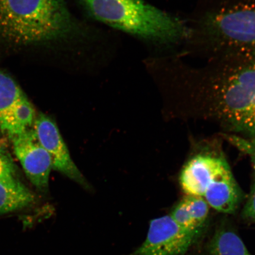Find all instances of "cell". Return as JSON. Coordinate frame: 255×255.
<instances>
[{
  "mask_svg": "<svg viewBox=\"0 0 255 255\" xmlns=\"http://www.w3.org/2000/svg\"><path fill=\"white\" fill-rule=\"evenodd\" d=\"M11 141L16 157L30 182L41 192L46 193L52 161L38 140L33 127Z\"/></svg>",
  "mask_w": 255,
  "mask_h": 255,
  "instance_id": "cell-7",
  "label": "cell"
},
{
  "mask_svg": "<svg viewBox=\"0 0 255 255\" xmlns=\"http://www.w3.org/2000/svg\"><path fill=\"white\" fill-rule=\"evenodd\" d=\"M166 71L178 100L218 114L236 129L255 134V55L216 57L193 66L175 55Z\"/></svg>",
  "mask_w": 255,
  "mask_h": 255,
  "instance_id": "cell-1",
  "label": "cell"
},
{
  "mask_svg": "<svg viewBox=\"0 0 255 255\" xmlns=\"http://www.w3.org/2000/svg\"><path fill=\"white\" fill-rule=\"evenodd\" d=\"M33 129L40 144L52 159L53 169L65 175L85 189L91 190L90 184L73 161L55 121L41 113L35 120Z\"/></svg>",
  "mask_w": 255,
  "mask_h": 255,
  "instance_id": "cell-6",
  "label": "cell"
},
{
  "mask_svg": "<svg viewBox=\"0 0 255 255\" xmlns=\"http://www.w3.org/2000/svg\"><path fill=\"white\" fill-rule=\"evenodd\" d=\"M75 23L64 0H0V36L18 44L55 40Z\"/></svg>",
  "mask_w": 255,
  "mask_h": 255,
  "instance_id": "cell-4",
  "label": "cell"
},
{
  "mask_svg": "<svg viewBox=\"0 0 255 255\" xmlns=\"http://www.w3.org/2000/svg\"><path fill=\"white\" fill-rule=\"evenodd\" d=\"M15 175V165L5 145L0 142V179Z\"/></svg>",
  "mask_w": 255,
  "mask_h": 255,
  "instance_id": "cell-16",
  "label": "cell"
},
{
  "mask_svg": "<svg viewBox=\"0 0 255 255\" xmlns=\"http://www.w3.org/2000/svg\"><path fill=\"white\" fill-rule=\"evenodd\" d=\"M36 112L26 95L0 118V129L12 140L33 127Z\"/></svg>",
  "mask_w": 255,
  "mask_h": 255,
  "instance_id": "cell-10",
  "label": "cell"
},
{
  "mask_svg": "<svg viewBox=\"0 0 255 255\" xmlns=\"http://www.w3.org/2000/svg\"><path fill=\"white\" fill-rule=\"evenodd\" d=\"M202 229L190 231L170 216L152 220L145 241L132 255H183L200 237Z\"/></svg>",
  "mask_w": 255,
  "mask_h": 255,
  "instance_id": "cell-5",
  "label": "cell"
},
{
  "mask_svg": "<svg viewBox=\"0 0 255 255\" xmlns=\"http://www.w3.org/2000/svg\"><path fill=\"white\" fill-rule=\"evenodd\" d=\"M225 159L209 155H199L185 165L180 184L187 195L203 197L207 186L221 168Z\"/></svg>",
  "mask_w": 255,
  "mask_h": 255,
  "instance_id": "cell-8",
  "label": "cell"
},
{
  "mask_svg": "<svg viewBox=\"0 0 255 255\" xmlns=\"http://www.w3.org/2000/svg\"><path fill=\"white\" fill-rule=\"evenodd\" d=\"M170 216L178 225L187 230L194 231L203 228L198 227L194 222L184 199L174 207Z\"/></svg>",
  "mask_w": 255,
  "mask_h": 255,
  "instance_id": "cell-15",
  "label": "cell"
},
{
  "mask_svg": "<svg viewBox=\"0 0 255 255\" xmlns=\"http://www.w3.org/2000/svg\"><path fill=\"white\" fill-rule=\"evenodd\" d=\"M186 20L184 55H255V0H198Z\"/></svg>",
  "mask_w": 255,
  "mask_h": 255,
  "instance_id": "cell-2",
  "label": "cell"
},
{
  "mask_svg": "<svg viewBox=\"0 0 255 255\" xmlns=\"http://www.w3.org/2000/svg\"><path fill=\"white\" fill-rule=\"evenodd\" d=\"M203 198L220 212L233 213L238 208L240 193L226 161L207 186Z\"/></svg>",
  "mask_w": 255,
  "mask_h": 255,
  "instance_id": "cell-9",
  "label": "cell"
},
{
  "mask_svg": "<svg viewBox=\"0 0 255 255\" xmlns=\"http://www.w3.org/2000/svg\"><path fill=\"white\" fill-rule=\"evenodd\" d=\"M25 95L11 76L0 71V118L10 110Z\"/></svg>",
  "mask_w": 255,
  "mask_h": 255,
  "instance_id": "cell-13",
  "label": "cell"
},
{
  "mask_svg": "<svg viewBox=\"0 0 255 255\" xmlns=\"http://www.w3.org/2000/svg\"><path fill=\"white\" fill-rule=\"evenodd\" d=\"M96 20L165 47L183 46L186 20L143 0H79Z\"/></svg>",
  "mask_w": 255,
  "mask_h": 255,
  "instance_id": "cell-3",
  "label": "cell"
},
{
  "mask_svg": "<svg viewBox=\"0 0 255 255\" xmlns=\"http://www.w3.org/2000/svg\"><path fill=\"white\" fill-rule=\"evenodd\" d=\"M191 218L199 228H203L206 221L209 211V206L202 197L187 195L184 197Z\"/></svg>",
  "mask_w": 255,
  "mask_h": 255,
  "instance_id": "cell-14",
  "label": "cell"
},
{
  "mask_svg": "<svg viewBox=\"0 0 255 255\" xmlns=\"http://www.w3.org/2000/svg\"><path fill=\"white\" fill-rule=\"evenodd\" d=\"M243 215L245 218L255 222V183L245 207Z\"/></svg>",
  "mask_w": 255,
  "mask_h": 255,
  "instance_id": "cell-18",
  "label": "cell"
},
{
  "mask_svg": "<svg viewBox=\"0 0 255 255\" xmlns=\"http://www.w3.org/2000/svg\"><path fill=\"white\" fill-rule=\"evenodd\" d=\"M34 200L33 194L15 175L0 179V214L24 209Z\"/></svg>",
  "mask_w": 255,
  "mask_h": 255,
  "instance_id": "cell-11",
  "label": "cell"
},
{
  "mask_svg": "<svg viewBox=\"0 0 255 255\" xmlns=\"http://www.w3.org/2000/svg\"><path fill=\"white\" fill-rule=\"evenodd\" d=\"M209 251L211 255H252L239 236L225 227L215 232L209 245Z\"/></svg>",
  "mask_w": 255,
  "mask_h": 255,
  "instance_id": "cell-12",
  "label": "cell"
},
{
  "mask_svg": "<svg viewBox=\"0 0 255 255\" xmlns=\"http://www.w3.org/2000/svg\"><path fill=\"white\" fill-rule=\"evenodd\" d=\"M230 141L235 146L241 149V151L246 152L250 156L253 161V166L255 171V139L247 140L239 138L237 136H231L229 137Z\"/></svg>",
  "mask_w": 255,
  "mask_h": 255,
  "instance_id": "cell-17",
  "label": "cell"
}]
</instances>
